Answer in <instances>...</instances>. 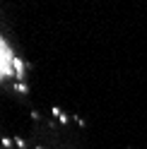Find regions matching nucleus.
Segmentation results:
<instances>
[{
  "mask_svg": "<svg viewBox=\"0 0 147 149\" xmlns=\"http://www.w3.org/2000/svg\"><path fill=\"white\" fill-rule=\"evenodd\" d=\"M0 77H3L5 87L24 82V63L20 60L7 34H3V39H0Z\"/></svg>",
  "mask_w": 147,
  "mask_h": 149,
  "instance_id": "1",
  "label": "nucleus"
}]
</instances>
